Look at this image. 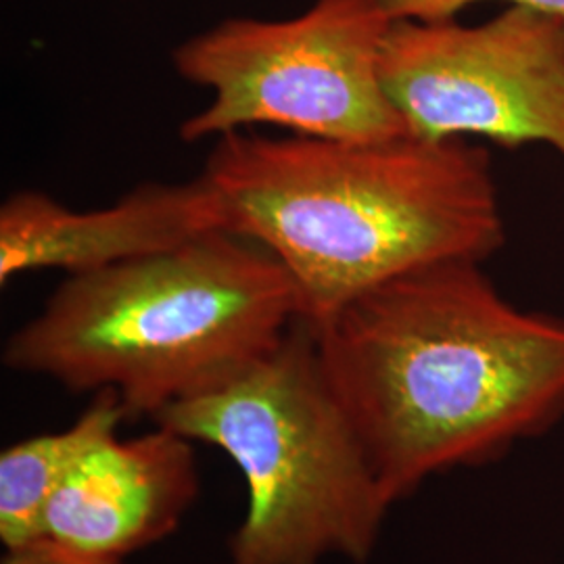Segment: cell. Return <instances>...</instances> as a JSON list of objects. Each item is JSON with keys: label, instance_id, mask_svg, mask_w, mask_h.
Wrapping results in <instances>:
<instances>
[{"label": "cell", "instance_id": "obj_1", "mask_svg": "<svg viewBox=\"0 0 564 564\" xmlns=\"http://www.w3.org/2000/svg\"><path fill=\"white\" fill-rule=\"evenodd\" d=\"M312 330L391 506L564 419V318L508 302L481 262L410 270Z\"/></svg>", "mask_w": 564, "mask_h": 564}, {"label": "cell", "instance_id": "obj_2", "mask_svg": "<svg viewBox=\"0 0 564 564\" xmlns=\"http://www.w3.org/2000/svg\"><path fill=\"white\" fill-rule=\"evenodd\" d=\"M224 230L270 251L318 326L429 263H484L506 241L489 153L463 139L341 142L232 132L202 172Z\"/></svg>", "mask_w": 564, "mask_h": 564}, {"label": "cell", "instance_id": "obj_3", "mask_svg": "<svg viewBox=\"0 0 564 564\" xmlns=\"http://www.w3.org/2000/svg\"><path fill=\"white\" fill-rule=\"evenodd\" d=\"M300 321L297 289L262 245L212 232L72 274L4 343L11 370L74 393H113L151 421L228 383Z\"/></svg>", "mask_w": 564, "mask_h": 564}, {"label": "cell", "instance_id": "obj_4", "mask_svg": "<svg viewBox=\"0 0 564 564\" xmlns=\"http://www.w3.org/2000/svg\"><path fill=\"white\" fill-rule=\"evenodd\" d=\"M241 470L247 508L230 564H321L370 558L389 500L326 381L303 321L235 379L153 419Z\"/></svg>", "mask_w": 564, "mask_h": 564}, {"label": "cell", "instance_id": "obj_5", "mask_svg": "<svg viewBox=\"0 0 564 564\" xmlns=\"http://www.w3.org/2000/svg\"><path fill=\"white\" fill-rule=\"evenodd\" d=\"M391 21L381 0H316L293 20L237 18L182 42L174 69L212 90V101L182 121V141L253 126L341 142L410 134L381 82Z\"/></svg>", "mask_w": 564, "mask_h": 564}, {"label": "cell", "instance_id": "obj_6", "mask_svg": "<svg viewBox=\"0 0 564 564\" xmlns=\"http://www.w3.org/2000/svg\"><path fill=\"white\" fill-rule=\"evenodd\" d=\"M381 82L419 139L540 142L564 160V18L508 7L479 25L393 20Z\"/></svg>", "mask_w": 564, "mask_h": 564}, {"label": "cell", "instance_id": "obj_7", "mask_svg": "<svg viewBox=\"0 0 564 564\" xmlns=\"http://www.w3.org/2000/svg\"><path fill=\"white\" fill-rule=\"evenodd\" d=\"M220 230L223 205L202 174L178 184H141L120 202L88 212L41 191H20L0 205V282L36 270L97 272Z\"/></svg>", "mask_w": 564, "mask_h": 564}, {"label": "cell", "instance_id": "obj_8", "mask_svg": "<svg viewBox=\"0 0 564 564\" xmlns=\"http://www.w3.org/2000/svg\"><path fill=\"white\" fill-rule=\"evenodd\" d=\"M199 496L195 444L155 424L93 445L51 498L42 540L97 558L123 561L176 533Z\"/></svg>", "mask_w": 564, "mask_h": 564}, {"label": "cell", "instance_id": "obj_9", "mask_svg": "<svg viewBox=\"0 0 564 564\" xmlns=\"http://www.w3.org/2000/svg\"><path fill=\"white\" fill-rule=\"evenodd\" d=\"M128 419L120 398L97 393L80 419L65 431L44 433L0 454V540L4 550L42 540L51 498L82 456L105 437L118 433Z\"/></svg>", "mask_w": 564, "mask_h": 564}, {"label": "cell", "instance_id": "obj_10", "mask_svg": "<svg viewBox=\"0 0 564 564\" xmlns=\"http://www.w3.org/2000/svg\"><path fill=\"white\" fill-rule=\"evenodd\" d=\"M391 20H454L460 11L485 0H381ZM512 7H527L550 15L564 18V0H505Z\"/></svg>", "mask_w": 564, "mask_h": 564}, {"label": "cell", "instance_id": "obj_11", "mask_svg": "<svg viewBox=\"0 0 564 564\" xmlns=\"http://www.w3.org/2000/svg\"><path fill=\"white\" fill-rule=\"evenodd\" d=\"M0 564H123V561L88 556V554L74 552V550L63 547V545L41 540L36 544L7 550V554H4Z\"/></svg>", "mask_w": 564, "mask_h": 564}]
</instances>
